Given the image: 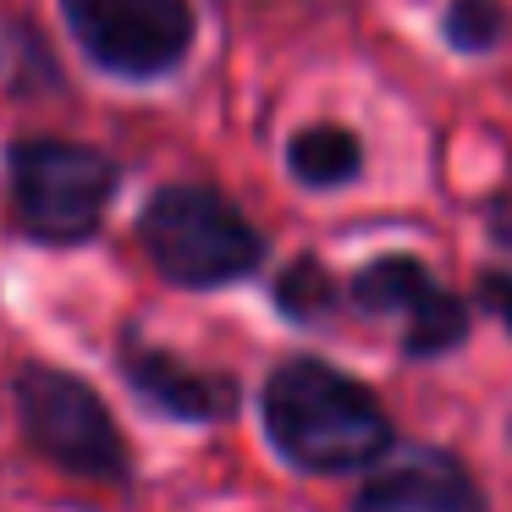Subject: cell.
Wrapping results in <instances>:
<instances>
[{
	"mask_svg": "<svg viewBox=\"0 0 512 512\" xmlns=\"http://www.w3.org/2000/svg\"><path fill=\"white\" fill-rule=\"evenodd\" d=\"M259 424L298 474H358L397 452V419L380 391L314 353H292L265 375Z\"/></svg>",
	"mask_w": 512,
	"mask_h": 512,
	"instance_id": "6da1fadb",
	"label": "cell"
},
{
	"mask_svg": "<svg viewBox=\"0 0 512 512\" xmlns=\"http://www.w3.org/2000/svg\"><path fill=\"white\" fill-rule=\"evenodd\" d=\"M138 243L171 287L188 292H215L259 276V265L270 254L265 232L226 193L204 188V182L160 188L138 215Z\"/></svg>",
	"mask_w": 512,
	"mask_h": 512,
	"instance_id": "7a4b0ae2",
	"label": "cell"
},
{
	"mask_svg": "<svg viewBox=\"0 0 512 512\" xmlns=\"http://www.w3.org/2000/svg\"><path fill=\"white\" fill-rule=\"evenodd\" d=\"M6 199L17 232L34 243H89L116 199V166L72 138H17L6 149Z\"/></svg>",
	"mask_w": 512,
	"mask_h": 512,
	"instance_id": "3957f363",
	"label": "cell"
},
{
	"mask_svg": "<svg viewBox=\"0 0 512 512\" xmlns=\"http://www.w3.org/2000/svg\"><path fill=\"white\" fill-rule=\"evenodd\" d=\"M12 397H17L23 435L34 441L39 457H50L56 468H67L78 479H100V485H127L133 479L127 435L89 380L50 364H23L12 380Z\"/></svg>",
	"mask_w": 512,
	"mask_h": 512,
	"instance_id": "277c9868",
	"label": "cell"
},
{
	"mask_svg": "<svg viewBox=\"0 0 512 512\" xmlns=\"http://www.w3.org/2000/svg\"><path fill=\"white\" fill-rule=\"evenodd\" d=\"M347 309L397 331L408 364H441L474 336V303L452 292L419 254H375L347 276Z\"/></svg>",
	"mask_w": 512,
	"mask_h": 512,
	"instance_id": "5b68a950",
	"label": "cell"
},
{
	"mask_svg": "<svg viewBox=\"0 0 512 512\" xmlns=\"http://www.w3.org/2000/svg\"><path fill=\"white\" fill-rule=\"evenodd\" d=\"M94 67L116 78H166L193 50L188 0H61Z\"/></svg>",
	"mask_w": 512,
	"mask_h": 512,
	"instance_id": "8992f818",
	"label": "cell"
},
{
	"mask_svg": "<svg viewBox=\"0 0 512 512\" xmlns=\"http://www.w3.org/2000/svg\"><path fill=\"white\" fill-rule=\"evenodd\" d=\"M353 512H490L474 468L446 446H408L391 452L364 490L353 496Z\"/></svg>",
	"mask_w": 512,
	"mask_h": 512,
	"instance_id": "52a82bcc",
	"label": "cell"
},
{
	"mask_svg": "<svg viewBox=\"0 0 512 512\" xmlns=\"http://www.w3.org/2000/svg\"><path fill=\"white\" fill-rule=\"evenodd\" d=\"M122 375L155 413L182 419V424H221V419H232L237 402H243V386H237L232 375L199 369V364H188V358H177L171 347H155L133 331L122 336Z\"/></svg>",
	"mask_w": 512,
	"mask_h": 512,
	"instance_id": "ba28073f",
	"label": "cell"
},
{
	"mask_svg": "<svg viewBox=\"0 0 512 512\" xmlns=\"http://www.w3.org/2000/svg\"><path fill=\"white\" fill-rule=\"evenodd\" d=\"M287 171L314 193L347 188V182H358V171H364V144H358V133H347V127H336V122L303 127L287 144Z\"/></svg>",
	"mask_w": 512,
	"mask_h": 512,
	"instance_id": "9c48e42d",
	"label": "cell"
},
{
	"mask_svg": "<svg viewBox=\"0 0 512 512\" xmlns=\"http://www.w3.org/2000/svg\"><path fill=\"white\" fill-rule=\"evenodd\" d=\"M270 298H276V309L287 314L292 325H325L347 303V287H336V276L325 270V259L298 254L292 265H281Z\"/></svg>",
	"mask_w": 512,
	"mask_h": 512,
	"instance_id": "30bf717a",
	"label": "cell"
},
{
	"mask_svg": "<svg viewBox=\"0 0 512 512\" xmlns=\"http://www.w3.org/2000/svg\"><path fill=\"white\" fill-rule=\"evenodd\" d=\"M441 34L463 56H485L507 39V6L501 0H452L441 17Z\"/></svg>",
	"mask_w": 512,
	"mask_h": 512,
	"instance_id": "8fae6325",
	"label": "cell"
},
{
	"mask_svg": "<svg viewBox=\"0 0 512 512\" xmlns=\"http://www.w3.org/2000/svg\"><path fill=\"white\" fill-rule=\"evenodd\" d=\"M474 303L490 314V320H501V331L512 336V270H479Z\"/></svg>",
	"mask_w": 512,
	"mask_h": 512,
	"instance_id": "7c38bea8",
	"label": "cell"
}]
</instances>
